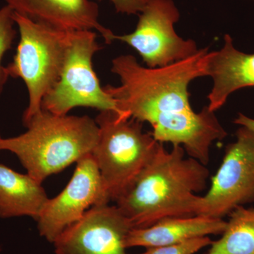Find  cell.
<instances>
[{"label": "cell", "instance_id": "cell-4", "mask_svg": "<svg viewBox=\"0 0 254 254\" xmlns=\"http://www.w3.org/2000/svg\"><path fill=\"white\" fill-rule=\"evenodd\" d=\"M99 127L92 152L110 200L115 201L153 158L160 143L134 119L113 111H101L95 119Z\"/></svg>", "mask_w": 254, "mask_h": 254}, {"label": "cell", "instance_id": "cell-20", "mask_svg": "<svg viewBox=\"0 0 254 254\" xmlns=\"http://www.w3.org/2000/svg\"><path fill=\"white\" fill-rule=\"evenodd\" d=\"M1 137H0V139H1Z\"/></svg>", "mask_w": 254, "mask_h": 254}, {"label": "cell", "instance_id": "cell-11", "mask_svg": "<svg viewBox=\"0 0 254 254\" xmlns=\"http://www.w3.org/2000/svg\"><path fill=\"white\" fill-rule=\"evenodd\" d=\"M15 13L64 31H96L106 44L115 33L100 24L98 6L91 0H5Z\"/></svg>", "mask_w": 254, "mask_h": 254}, {"label": "cell", "instance_id": "cell-8", "mask_svg": "<svg viewBox=\"0 0 254 254\" xmlns=\"http://www.w3.org/2000/svg\"><path fill=\"white\" fill-rule=\"evenodd\" d=\"M180 18L173 0H148L134 31L115 34L114 40L136 50L148 67L168 66L193 56L199 50L194 41L177 35L175 24Z\"/></svg>", "mask_w": 254, "mask_h": 254}, {"label": "cell", "instance_id": "cell-16", "mask_svg": "<svg viewBox=\"0 0 254 254\" xmlns=\"http://www.w3.org/2000/svg\"><path fill=\"white\" fill-rule=\"evenodd\" d=\"M14 14V11L8 5L0 9V97L9 78L1 61L5 53L11 49L16 36Z\"/></svg>", "mask_w": 254, "mask_h": 254}, {"label": "cell", "instance_id": "cell-12", "mask_svg": "<svg viewBox=\"0 0 254 254\" xmlns=\"http://www.w3.org/2000/svg\"><path fill=\"white\" fill-rule=\"evenodd\" d=\"M208 76L213 80V87L207 106L215 113L234 92L254 86V53L247 54L237 50L232 37L225 34L223 46L217 51H210Z\"/></svg>", "mask_w": 254, "mask_h": 254}, {"label": "cell", "instance_id": "cell-18", "mask_svg": "<svg viewBox=\"0 0 254 254\" xmlns=\"http://www.w3.org/2000/svg\"><path fill=\"white\" fill-rule=\"evenodd\" d=\"M119 13L136 14L141 13L148 0H110Z\"/></svg>", "mask_w": 254, "mask_h": 254}, {"label": "cell", "instance_id": "cell-9", "mask_svg": "<svg viewBox=\"0 0 254 254\" xmlns=\"http://www.w3.org/2000/svg\"><path fill=\"white\" fill-rule=\"evenodd\" d=\"M110 201L94 159L92 154L86 155L76 163L74 173L63 191L47 202L36 220L40 235L53 244L92 207Z\"/></svg>", "mask_w": 254, "mask_h": 254}, {"label": "cell", "instance_id": "cell-15", "mask_svg": "<svg viewBox=\"0 0 254 254\" xmlns=\"http://www.w3.org/2000/svg\"><path fill=\"white\" fill-rule=\"evenodd\" d=\"M229 217L221 238L205 254H254V208L238 207Z\"/></svg>", "mask_w": 254, "mask_h": 254}, {"label": "cell", "instance_id": "cell-14", "mask_svg": "<svg viewBox=\"0 0 254 254\" xmlns=\"http://www.w3.org/2000/svg\"><path fill=\"white\" fill-rule=\"evenodd\" d=\"M48 199L41 182L0 164V218L29 216L37 220Z\"/></svg>", "mask_w": 254, "mask_h": 254}, {"label": "cell", "instance_id": "cell-21", "mask_svg": "<svg viewBox=\"0 0 254 254\" xmlns=\"http://www.w3.org/2000/svg\"><path fill=\"white\" fill-rule=\"evenodd\" d=\"M0 251H1V249H0Z\"/></svg>", "mask_w": 254, "mask_h": 254}, {"label": "cell", "instance_id": "cell-13", "mask_svg": "<svg viewBox=\"0 0 254 254\" xmlns=\"http://www.w3.org/2000/svg\"><path fill=\"white\" fill-rule=\"evenodd\" d=\"M226 226L227 221L223 219L201 215L164 219L150 227L131 229L125 245L127 249H148L178 245L198 237L222 235Z\"/></svg>", "mask_w": 254, "mask_h": 254}, {"label": "cell", "instance_id": "cell-19", "mask_svg": "<svg viewBox=\"0 0 254 254\" xmlns=\"http://www.w3.org/2000/svg\"><path fill=\"white\" fill-rule=\"evenodd\" d=\"M234 123L246 127L251 131L254 132V119L249 118L244 114L239 113L238 116L235 119Z\"/></svg>", "mask_w": 254, "mask_h": 254}, {"label": "cell", "instance_id": "cell-1", "mask_svg": "<svg viewBox=\"0 0 254 254\" xmlns=\"http://www.w3.org/2000/svg\"><path fill=\"white\" fill-rule=\"evenodd\" d=\"M210 53L209 48H202L190 58L157 68L141 66L133 55H120L111 66L120 86L103 87L120 117L149 123L155 141L181 145L189 156L205 165L213 142L227 136L208 106L196 113L190 105L189 86L208 76Z\"/></svg>", "mask_w": 254, "mask_h": 254}, {"label": "cell", "instance_id": "cell-17", "mask_svg": "<svg viewBox=\"0 0 254 254\" xmlns=\"http://www.w3.org/2000/svg\"><path fill=\"white\" fill-rule=\"evenodd\" d=\"M212 242L213 241L209 237H198L178 245L148 248L145 252L138 254H195L202 249L210 246Z\"/></svg>", "mask_w": 254, "mask_h": 254}, {"label": "cell", "instance_id": "cell-3", "mask_svg": "<svg viewBox=\"0 0 254 254\" xmlns=\"http://www.w3.org/2000/svg\"><path fill=\"white\" fill-rule=\"evenodd\" d=\"M19 136L0 139V150L16 155L27 174L43 182L83 157L91 154L99 127L88 116L57 115L42 110Z\"/></svg>", "mask_w": 254, "mask_h": 254}, {"label": "cell", "instance_id": "cell-10", "mask_svg": "<svg viewBox=\"0 0 254 254\" xmlns=\"http://www.w3.org/2000/svg\"><path fill=\"white\" fill-rule=\"evenodd\" d=\"M131 229L116 205H95L57 238L55 254H127L125 241Z\"/></svg>", "mask_w": 254, "mask_h": 254}, {"label": "cell", "instance_id": "cell-2", "mask_svg": "<svg viewBox=\"0 0 254 254\" xmlns=\"http://www.w3.org/2000/svg\"><path fill=\"white\" fill-rule=\"evenodd\" d=\"M181 145L168 151L160 143L153 158L128 189L115 200L133 228L160 220L196 215L197 204L210 172L206 165L185 157Z\"/></svg>", "mask_w": 254, "mask_h": 254}, {"label": "cell", "instance_id": "cell-7", "mask_svg": "<svg viewBox=\"0 0 254 254\" xmlns=\"http://www.w3.org/2000/svg\"><path fill=\"white\" fill-rule=\"evenodd\" d=\"M206 193L199 197L196 215L223 219L254 202V132L242 127L227 145L220 168Z\"/></svg>", "mask_w": 254, "mask_h": 254}, {"label": "cell", "instance_id": "cell-22", "mask_svg": "<svg viewBox=\"0 0 254 254\" xmlns=\"http://www.w3.org/2000/svg\"><path fill=\"white\" fill-rule=\"evenodd\" d=\"M253 1H254V0H253Z\"/></svg>", "mask_w": 254, "mask_h": 254}, {"label": "cell", "instance_id": "cell-6", "mask_svg": "<svg viewBox=\"0 0 254 254\" xmlns=\"http://www.w3.org/2000/svg\"><path fill=\"white\" fill-rule=\"evenodd\" d=\"M101 49L95 31H71L63 69L43 98V110L66 115L71 110L83 107L119 114L115 100L100 86L93 70V56Z\"/></svg>", "mask_w": 254, "mask_h": 254}, {"label": "cell", "instance_id": "cell-5", "mask_svg": "<svg viewBox=\"0 0 254 254\" xmlns=\"http://www.w3.org/2000/svg\"><path fill=\"white\" fill-rule=\"evenodd\" d=\"M14 18L20 40L14 60L6 70L9 77L21 78L27 88L24 125L41 113L43 98L60 77L71 31L35 22L17 13L14 12Z\"/></svg>", "mask_w": 254, "mask_h": 254}]
</instances>
